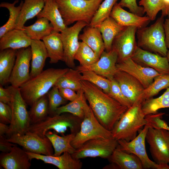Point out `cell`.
Listing matches in <instances>:
<instances>
[{"label": "cell", "mask_w": 169, "mask_h": 169, "mask_svg": "<svg viewBox=\"0 0 169 169\" xmlns=\"http://www.w3.org/2000/svg\"><path fill=\"white\" fill-rule=\"evenodd\" d=\"M18 0H15L13 3L2 2L0 7L7 8L9 12V17L7 22L0 28V38L8 31L15 29L17 21L20 14L23 1L21 0L19 5L15 6Z\"/></svg>", "instance_id": "obj_35"}, {"label": "cell", "mask_w": 169, "mask_h": 169, "mask_svg": "<svg viewBox=\"0 0 169 169\" xmlns=\"http://www.w3.org/2000/svg\"><path fill=\"white\" fill-rule=\"evenodd\" d=\"M121 105L128 108L132 105L122 93L118 83L114 78L110 80V86L108 94Z\"/></svg>", "instance_id": "obj_45"}, {"label": "cell", "mask_w": 169, "mask_h": 169, "mask_svg": "<svg viewBox=\"0 0 169 169\" xmlns=\"http://www.w3.org/2000/svg\"><path fill=\"white\" fill-rule=\"evenodd\" d=\"M167 18L164 20L163 27L165 36V42L167 48L169 49V13Z\"/></svg>", "instance_id": "obj_52"}, {"label": "cell", "mask_w": 169, "mask_h": 169, "mask_svg": "<svg viewBox=\"0 0 169 169\" xmlns=\"http://www.w3.org/2000/svg\"><path fill=\"white\" fill-rule=\"evenodd\" d=\"M169 107V87L160 96L144 100L142 109L145 115L157 113L160 109Z\"/></svg>", "instance_id": "obj_38"}, {"label": "cell", "mask_w": 169, "mask_h": 169, "mask_svg": "<svg viewBox=\"0 0 169 169\" xmlns=\"http://www.w3.org/2000/svg\"><path fill=\"white\" fill-rule=\"evenodd\" d=\"M164 113H157L154 114H150L145 116L148 124L155 129H164L168 131L169 126L167 123L161 119Z\"/></svg>", "instance_id": "obj_46"}, {"label": "cell", "mask_w": 169, "mask_h": 169, "mask_svg": "<svg viewBox=\"0 0 169 169\" xmlns=\"http://www.w3.org/2000/svg\"><path fill=\"white\" fill-rule=\"evenodd\" d=\"M83 33L80 34L79 39L89 46L100 58L105 50L101 34L96 27L89 25L84 28Z\"/></svg>", "instance_id": "obj_29"}, {"label": "cell", "mask_w": 169, "mask_h": 169, "mask_svg": "<svg viewBox=\"0 0 169 169\" xmlns=\"http://www.w3.org/2000/svg\"><path fill=\"white\" fill-rule=\"evenodd\" d=\"M166 57L169 63V49H168Z\"/></svg>", "instance_id": "obj_55"}, {"label": "cell", "mask_w": 169, "mask_h": 169, "mask_svg": "<svg viewBox=\"0 0 169 169\" xmlns=\"http://www.w3.org/2000/svg\"><path fill=\"white\" fill-rule=\"evenodd\" d=\"M118 141L112 137L88 140L76 149L72 156L75 159L100 157L108 159L118 146Z\"/></svg>", "instance_id": "obj_10"}, {"label": "cell", "mask_w": 169, "mask_h": 169, "mask_svg": "<svg viewBox=\"0 0 169 169\" xmlns=\"http://www.w3.org/2000/svg\"><path fill=\"white\" fill-rule=\"evenodd\" d=\"M96 27L101 34L105 50L107 52L111 50L115 38L125 27L119 25L110 16Z\"/></svg>", "instance_id": "obj_28"}, {"label": "cell", "mask_w": 169, "mask_h": 169, "mask_svg": "<svg viewBox=\"0 0 169 169\" xmlns=\"http://www.w3.org/2000/svg\"><path fill=\"white\" fill-rule=\"evenodd\" d=\"M82 119L67 113L53 116L49 115L45 119L31 124L28 130L42 137L51 130L64 135L69 129L71 133L76 134L79 131Z\"/></svg>", "instance_id": "obj_6"}, {"label": "cell", "mask_w": 169, "mask_h": 169, "mask_svg": "<svg viewBox=\"0 0 169 169\" xmlns=\"http://www.w3.org/2000/svg\"><path fill=\"white\" fill-rule=\"evenodd\" d=\"M44 4L45 0H24L15 28L23 30L26 22L37 17L42 10Z\"/></svg>", "instance_id": "obj_30"}, {"label": "cell", "mask_w": 169, "mask_h": 169, "mask_svg": "<svg viewBox=\"0 0 169 169\" xmlns=\"http://www.w3.org/2000/svg\"><path fill=\"white\" fill-rule=\"evenodd\" d=\"M116 66L118 70L128 73L137 79L145 89L152 83L156 76L161 74L153 68L137 63L131 58L117 63Z\"/></svg>", "instance_id": "obj_17"}, {"label": "cell", "mask_w": 169, "mask_h": 169, "mask_svg": "<svg viewBox=\"0 0 169 169\" xmlns=\"http://www.w3.org/2000/svg\"><path fill=\"white\" fill-rule=\"evenodd\" d=\"M26 152L30 161L33 159L41 160L44 163L54 165L59 169H80L82 166V163L80 159L74 158L71 154L68 152L55 156Z\"/></svg>", "instance_id": "obj_20"}, {"label": "cell", "mask_w": 169, "mask_h": 169, "mask_svg": "<svg viewBox=\"0 0 169 169\" xmlns=\"http://www.w3.org/2000/svg\"><path fill=\"white\" fill-rule=\"evenodd\" d=\"M137 28L134 26L125 27L115 38L112 48L118 55L117 63L131 58L137 46L136 34Z\"/></svg>", "instance_id": "obj_15"}, {"label": "cell", "mask_w": 169, "mask_h": 169, "mask_svg": "<svg viewBox=\"0 0 169 169\" xmlns=\"http://www.w3.org/2000/svg\"><path fill=\"white\" fill-rule=\"evenodd\" d=\"M88 24L83 21H78L73 26H68L60 33L64 50V62L70 68L75 66L74 56L79 45V33Z\"/></svg>", "instance_id": "obj_13"}, {"label": "cell", "mask_w": 169, "mask_h": 169, "mask_svg": "<svg viewBox=\"0 0 169 169\" xmlns=\"http://www.w3.org/2000/svg\"><path fill=\"white\" fill-rule=\"evenodd\" d=\"M29 113L31 124L39 122L49 115V100L47 95L39 99L31 106Z\"/></svg>", "instance_id": "obj_37"}, {"label": "cell", "mask_w": 169, "mask_h": 169, "mask_svg": "<svg viewBox=\"0 0 169 169\" xmlns=\"http://www.w3.org/2000/svg\"><path fill=\"white\" fill-rule=\"evenodd\" d=\"M81 83L85 98L95 117L105 128L111 131L128 108L95 85L84 80H81Z\"/></svg>", "instance_id": "obj_1"}, {"label": "cell", "mask_w": 169, "mask_h": 169, "mask_svg": "<svg viewBox=\"0 0 169 169\" xmlns=\"http://www.w3.org/2000/svg\"><path fill=\"white\" fill-rule=\"evenodd\" d=\"M149 126L148 125H145L139 132L138 135L129 141L124 140H117V147L125 152L137 156L141 161L143 169H169L168 164H158L151 160L147 154L145 140Z\"/></svg>", "instance_id": "obj_9"}, {"label": "cell", "mask_w": 169, "mask_h": 169, "mask_svg": "<svg viewBox=\"0 0 169 169\" xmlns=\"http://www.w3.org/2000/svg\"><path fill=\"white\" fill-rule=\"evenodd\" d=\"M118 55L115 49L112 48L111 50L104 51L101 55L99 59L90 65L76 67L79 71L90 70L111 80L114 77L118 69L116 66Z\"/></svg>", "instance_id": "obj_16"}, {"label": "cell", "mask_w": 169, "mask_h": 169, "mask_svg": "<svg viewBox=\"0 0 169 169\" xmlns=\"http://www.w3.org/2000/svg\"><path fill=\"white\" fill-rule=\"evenodd\" d=\"M78 92L79 93V97L75 100L58 107L55 115L67 113L83 119L84 114V103L86 100L82 89Z\"/></svg>", "instance_id": "obj_36"}, {"label": "cell", "mask_w": 169, "mask_h": 169, "mask_svg": "<svg viewBox=\"0 0 169 169\" xmlns=\"http://www.w3.org/2000/svg\"><path fill=\"white\" fill-rule=\"evenodd\" d=\"M47 50L50 64L64 61V50L60 33L53 31L42 40Z\"/></svg>", "instance_id": "obj_27"}, {"label": "cell", "mask_w": 169, "mask_h": 169, "mask_svg": "<svg viewBox=\"0 0 169 169\" xmlns=\"http://www.w3.org/2000/svg\"><path fill=\"white\" fill-rule=\"evenodd\" d=\"M31 59L30 47L18 49L15 64L9 80L11 85L19 88L30 78L29 68Z\"/></svg>", "instance_id": "obj_14"}, {"label": "cell", "mask_w": 169, "mask_h": 169, "mask_svg": "<svg viewBox=\"0 0 169 169\" xmlns=\"http://www.w3.org/2000/svg\"><path fill=\"white\" fill-rule=\"evenodd\" d=\"M0 85V101L10 105L12 98V94L11 89L8 86L4 88Z\"/></svg>", "instance_id": "obj_50"}, {"label": "cell", "mask_w": 169, "mask_h": 169, "mask_svg": "<svg viewBox=\"0 0 169 169\" xmlns=\"http://www.w3.org/2000/svg\"><path fill=\"white\" fill-rule=\"evenodd\" d=\"M47 95L49 100V116L54 115L56 109L61 105H65L68 101L63 97L59 89L55 86L52 88Z\"/></svg>", "instance_id": "obj_43"}, {"label": "cell", "mask_w": 169, "mask_h": 169, "mask_svg": "<svg viewBox=\"0 0 169 169\" xmlns=\"http://www.w3.org/2000/svg\"><path fill=\"white\" fill-rule=\"evenodd\" d=\"M146 140L154 161L160 165L169 164V131L149 126Z\"/></svg>", "instance_id": "obj_11"}, {"label": "cell", "mask_w": 169, "mask_h": 169, "mask_svg": "<svg viewBox=\"0 0 169 169\" xmlns=\"http://www.w3.org/2000/svg\"><path fill=\"white\" fill-rule=\"evenodd\" d=\"M6 140L23 147L26 151L46 155L54 154L52 144L47 136L42 137L29 130L23 135L13 134Z\"/></svg>", "instance_id": "obj_12"}, {"label": "cell", "mask_w": 169, "mask_h": 169, "mask_svg": "<svg viewBox=\"0 0 169 169\" xmlns=\"http://www.w3.org/2000/svg\"><path fill=\"white\" fill-rule=\"evenodd\" d=\"M30 161L26 151L16 145L9 152L0 155V166L4 169H29Z\"/></svg>", "instance_id": "obj_21"}, {"label": "cell", "mask_w": 169, "mask_h": 169, "mask_svg": "<svg viewBox=\"0 0 169 169\" xmlns=\"http://www.w3.org/2000/svg\"><path fill=\"white\" fill-rule=\"evenodd\" d=\"M137 63L156 70L161 74H169V63L166 57L143 49L138 46L131 58Z\"/></svg>", "instance_id": "obj_18"}, {"label": "cell", "mask_w": 169, "mask_h": 169, "mask_svg": "<svg viewBox=\"0 0 169 169\" xmlns=\"http://www.w3.org/2000/svg\"><path fill=\"white\" fill-rule=\"evenodd\" d=\"M100 59L94 50L84 42H79V48L74 56L80 65L86 66L93 64Z\"/></svg>", "instance_id": "obj_40"}, {"label": "cell", "mask_w": 169, "mask_h": 169, "mask_svg": "<svg viewBox=\"0 0 169 169\" xmlns=\"http://www.w3.org/2000/svg\"><path fill=\"white\" fill-rule=\"evenodd\" d=\"M163 8L161 10V16L164 17L169 13V0H162Z\"/></svg>", "instance_id": "obj_53"}, {"label": "cell", "mask_w": 169, "mask_h": 169, "mask_svg": "<svg viewBox=\"0 0 169 169\" xmlns=\"http://www.w3.org/2000/svg\"><path fill=\"white\" fill-rule=\"evenodd\" d=\"M169 87V74H161L156 76L153 82L145 89L139 98L144 100L152 98L164 89Z\"/></svg>", "instance_id": "obj_39"}, {"label": "cell", "mask_w": 169, "mask_h": 169, "mask_svg": "<svg viewBox=\"0 0 169 169\" xmlns=\"http://www.w3.org/2000/svg\"><path fill=\"white\" fill-rule=\"evenodd\" d=\"M118 0H104L94 15L89 26L96 27L110 16L112 9Z\"/></svg>", "instance_id": "obj_42"}, {"label": "cell", "mask_w": 169, "mask_h": 169, "mask_svg": "<svg viewBox=\"0 0 169 169\" xmlns=\"http://www.w3.org/2000/svg\"><path fill=\"white\" fill-rule=\"evenodd\" d=\"M143 101L139 98L122 115L111 131L113 138L129 141L137 136V132L145 125H148L142 109Z\"/></svg>", "instance_id": "obj_3"}, {"label": "cell", "mask_w": 169, "mask_h": 169, "mask_svg": "<svg viewBox=\"0 0 169 169\" xmlns=\"http://www.w3.org/2000/svg\"><path fill=\"white\" fill-rule=\"evenodd\" d=\"M37 18H45L52 24L54 31L61 33L67 27L65 24L55 0H45L42 10Z\"/></svg>", "instance_id": "obj_26"}, {"label": "cell", "mask_w": 169, "mask_h": 169, "mask_svg": "<svg viewBox=\"0 0 169 169\" xmlns=\"http://www.w3.org/2000/svg\"><path fill=\"white\" fill-rule=\"evenodd\" d=\"M69 68H50L31 78L19 88L22 96L27 105L31 106L36 101L47 94L57 80Z\"/></svg>", "instance_id": "obj_2"}, {"label": "cell", "mask_w": 169, "mask_h": 169, "mask_svg": "<svg viewBox=\"0 0 169 169\" xmlns=\"http://www.w3.org/2000/svg\"><path fill=\"white\" fill-rule=\"evenodd\" d=\"M31 39L24 30L14 29L0 38V50L7 49H19L30 46Z\"/></svg>", "instance_id": "obj_24"}, {"label": "cell", "mask_w": 169, "mask_h": 169, "mask_svg": "<svg viewBox=\"0 0 169 169\" xmlns=\"http://www.w3.org/2000/svg\"><path fill=\"white\" fill-rule=\"evenodd\" d=\"M23 30L31 40H41L54 31L53 26L45 18H37L33 24L24 26Z\"/></svg>", "instance_id": "obj_33"}, {"label": "cell", "mask_w": 169, "mask_h": 169, "mask_svg": "<svg viewBox=\"0 0 169 169\" xmlns=\"http://www.w3.org/2000/svg\"><path fill=\"white\" fill-rule=\"evenodd\" d=\"M12 118V110L10 105L0 101V122L10 124Z\"/></svg>", "instance_id": "obj_48"}, {"label": "cell", "mask_w": 169, "mask_h": 169, "mask_svg": "<svg viewBox=\"0 0 169 169\" xmlns=\"http://www.w3.org/2000/svg\"><path fill=\"white\" fill-rule=\"evenodd\" d=\"M81 80L89 82L109 94L110 86V80L90 70L80 71Z\"/></svg>", "instance_id": "obj_41"}, {"label": "cell", "mask_w": 169, "mask_h": 169, "mask_svg": "<svg viewBox=\"0 0 169 169\" xmlns=\"http://www.w3.org/2000/svg\"><path fill=\"white\" fill-rule=\"evenodd\" d=\"M110 16L122 26H134L138 29L147 26L151 21L146 15L140 16L125 10L117 3L114 5Z\"/></svg>", "instance_id": "obj_22"}, {"label": "cell", "mask_w": 169, "mask_h": 169, "mask_svg": "<svg viewBox=\"0 0 169 169\" xmlns=\"http://www.w3.org/2000/svg\"><path fill=\"white\" fill-rule=\"evenodd\" d=\"M122 93L132 105L139 98L145 89L137 79L118 69L114 77Z\"/></svg>", "instance_id": "obj_19"}, {"label": "cell", "mask_w": 169, "mask_h": 169, "mask_svg": "<svg viewBox=\"0 0 169 169\" xmlns=\"http://www.w3.org/2000/svg\"><path fill=\"white\" fill-rule=\"evenodd\" d=\"M17 49H7L0 51V85L3 86L9 83L15 63Z\"/></svg>", "instance_id": "obj_31"}, {"label": "cell", "mask_w": 169, "mask_h": 169, "mask_svg": "<svg viewBox=\"0 0 169 169\" xmlns=\"http://www.w3.org/2000/svg\"><path fill=\"white\" fill-rule=\"evenodd\" d=\"M164 17L161 16L150 26L138 29L137 46L151 52L166 57L168 50L163 27Z\"/></svg>", "instance_id": "obj_5"}, {"label": "cell", "mask_w": 169, "mask_h": 169, "mask_svg": "<svg viewBox=\"0 0 169 169\" xmlns=\"http://www.w3.org/2000/svg\"><path fill=\"white\" fill-rule=\"evenodd\" d=\"M104 0H55L66 26L78 21L90 23Z\"/></svg>", "instance_id": "obj_4"}, {"label": "cell", "mask_w": 169, "mask_h": 169, "mask_svg": "<svg viewBox=\"0 0 169 169\" xmlns=\"http://www.w3.org/2000/svg\"><path fill=\"white\" fill-rule=\"evenodd\" d=\"M86 100L84 103V116L81 123L79 131L71 142V145L76 149L91 139L112 137L111 131L99 122Z\"/></svg>", "instance_id": "obj_7"}, {"label": "cell", "mask_w": 169, "mask_h": 169, "mask_svg": "<svg viewBox=\"0 0 169 169\" xmlns=\"http://www.w3.org/2000/svg\"><path fill=\"white\" fill-rule=\"evenodd\" d=\"M30 47L31 51V78L37 76L44 70L46 60L49 56L42 41L32 40Z\"/></svg>", "instance_id": "obj_25"}, {"label": "cell", "mask_w": 169, "mask_h": 169, "mask_svg": "<svg viewBox=\"0 0 169 169\" xmlns=\"http://www.w3.org/2000/svg\"><path fill=\"white\" fill-rule=\"evenodd\" d=\"M81 73L72 68L68 70L57 80L54 86L59 88H69L76 92L82 90Z\"/></svg>", "instance_id": "obj_34"}, {"label": "cell", "mask_w": 169, "mask_h": 169, "mask_svg": "<svg viewBox=\"0 0 169 169\" xmlns=\"http://www.w3.org/2000/svg\"><path fill=\"white\" fill-rule=\"evenodd\" d=\"M139 5L143 7L146 15L151 21L156 19L157 14L163 8L162 0H141Z\"/></svg>", "instance_id": "obj_44"}, {"label": "cell", "mask_w": 169, "mask_h": 169, "mask_svg": "<svg viewBox=\"0 0 169 169\" xmlns=\"http://www.w3.org/2000/svg\"><path fill=\"white\" fill-rule=\"evenodd\" d=\"M59 92L63 97L68 101H73L76 99L79 96V92L69 88H58Z\"/></svg>", "instance_id": "obj_49"}, {"label": "cell", "mask_w": 169, "mask_h": 169, "mask_svg": "<svg viewBox=\"0 0 169 169\" xmlns=\"http://www.w3.org/2000/svg\"></svg>", "instance_id": "obj_56"}, {"label": "cell", "mask_w": 169, "mask_h": 169, "mask_svg": "<svg viewBox=\"0 0 169 169\" xmlns=\"http://www.w3.org/2000/svg\"><path fill=\"white\" fill-rule=\"evenodd\" d=\"M75 134L71 133L62 136L57 135L56 133L51 131H48L46 134L50 141L54 149L53 155L58 156L65 152L71 154L73 153L76 149L71 145V142L74 139Z\"/></svg>", "instance_id": "obj_32"}, {"label": "cell", "mask_w": 169, "mask_h": 169, "mask_svg": "<svg viewBox=\"0 0 169 169\" xmlns=\"http://www.w3.org/2000/svg\"><path fill=\"white\" fill-rule=\"evenodd\" d=\"M108 159L111 164L104 169H143L141 161L137 156L125 152L117 147Z\"/></svg>", "instance_id": "obj_23"}, {"label": "cell", "mask_w": 169, "mask_h": 169, "mask_svg": "<svg viewBox=\"0 0 169 169\" xmlns=\"http://www.w3.org/2000/svg\"><path fill=\"white\" fill-rule=\"evenodd\" d=\"M16 144L8 141L4 136L0 135V151L3 153L9 152Z\"/></svg>", "instance_id": "obj_51"}, {"label": "cell", "mask_w": 169, "mask_h": 169, "mask_svg": "<svg viewBox=\"0 0 169 169\" xmlns=\"http://www.w3.org/2000/svg\"><path fill=\"white\" fill-rule=\"evenodd\" d=\"M12 94L10 104L12 110V118L6 138L13 134L22 135L28 131L31 124L27 105L22 96L19 88L9 86Z\"/></svg>", "instance_id": "obj_8"}, {"label": "cell", "mask_w": 169, "mask_h": 169, "mask_svg": "<svg viewBox=\"0 0 169 169\" xmlns=\"http://www.w3.org/2000/svg\"><path fill=\"white\" fill-rule=\"evenodd\" d=\"M137 0H120L118 3L122 8L126 7L130 12L140 16H143L145 13L142 7L139 6L136 3Z\"/></svg>", "instance_id": "obj_47"}, {"label": "cell", "mask_w": 169, "mask_h": 169, "mask_svg": "<svg viewBox=\"0 0 169 169\" xmlns=\"http://www.w3.org/2000/svg\"><path fill=\"white\" fill-rule=\"evenodd\" d=\"M9 130V125H7L1 122H0V135L4 136L5 135L7 136Z\"/></svg>", "instance_id": "obj_54"}]
</instances>
